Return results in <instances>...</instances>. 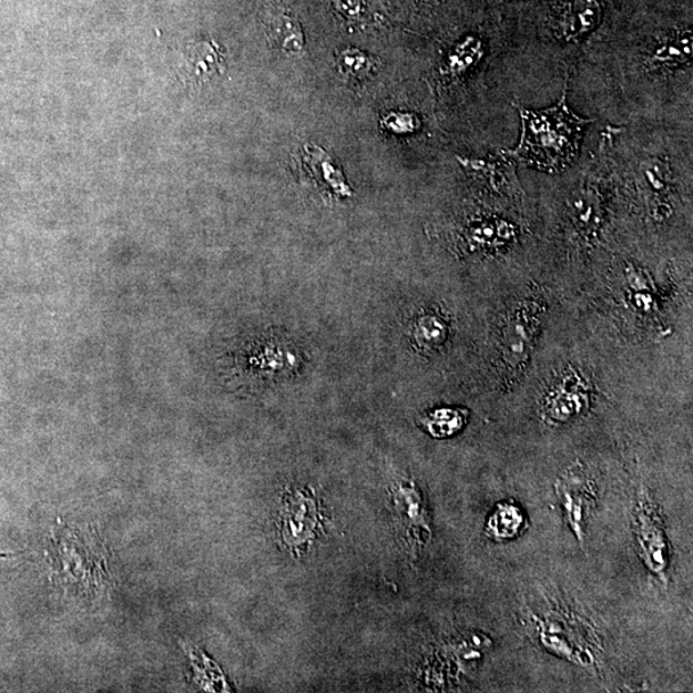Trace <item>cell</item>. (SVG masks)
Instances as JSON below:
<instances>
[{
  "instance_id": "cell-1",
  "label": "cell",
  "mask_w": 693,
  "mask_h": 693,
  "mask_svg": "<svg viewBox=\"0 0 693 693\" xmlns=\"http://www.w3.org/2000/svg\"><path fill=\"white\" fill-rule=\"evenodd\" d=\"M512 108L521 121L520 141L516 149L501 152L521 165L549 174L564 173L581 152L587 126L593 120L578 116L568 104V80L559 101L546 110H529L517 102Z\"/></svg>"
},
{
  "instance_id": "cell-2",
  "label": "cell",
  "mask_w": 693,
  "mask_h": 693,
  "mask_svg": "<svg viewBox=\"0 0 693 693\" xmlns=\"http://www.w3.org/2000/svg\"><path fill=\"white\" fill-rule=\"evenodd\" d=\"M51 579L68 597L94 603L110 593V552L92 527L55 523L47 549Z\"/></svg>"
},
{
  "instance_id": "cell-3",
  "label": "cell",
  "mask_w": 693,
  "mask_h": 693,
  "mask_svg": "<svg viewBox=\"0 0 693 693\" xmlns=\"http://www.w3.org/2000/svg\"><path fill=\"white\" fill-rule=\"evenodd\" d=\"M529 628L544 650L584 667H598L600 642L598 634L579 618L564 616L557 611L532 614Z\"/></svg>"
},
{
  "instance_id": "cell-4",
  "label": "cell",
  "mask_w": 693,
  "mask_h": 693,
  "mask_svg": "<svg viewBox=\"0 0 693 693\" xmlns=\"http://www.w3.org/2000/svg\"><path fill=\"white\" fill-rule=\"evenodd\" d=\"M633 528L640 558L650 574L660 582H670L671 542L659 505L642 492L634 508Z\"/></svg>"
},
{
  "instance_id": "cell-5",
  "label": "cell",
  "mask_w": 693,
  "mask_h": 693,
  "mask_svg": "<svg viewBox=\"0 0 693 693\" xmlns=\"http://www.w3.org/2000/svg\"><path fill=\"white\" fill-rule=\"evenodd\" d=\"M518 306L502 322L496 340L495 365L507 380L523 369L537 333L536 304L521 302Z\"/></svg>"
},
{
  "instance_id": "cell-6",
  "label": "cell",
  "mask_w": 693,
  "mask_h": 693,
  "mask_svg": "<svg viewBox=\"0 0 693 693\" xmlns=\"http://www.w3.org/2000/svg\"><path fill=\"white\" fill-rule=\"evenodd\" d=\"M554 491L564 510L567 524L572 529L577 540L583 543L587 527L598 507L597 483L581 465H573L558 478Z\"/></svg>"
},
{
  "instance_id": "cell-7",
  "label": "cell",
  "mask_w": 693,
  "mask_h": 693,
  "mask_svg": "<svg viewBox=\"0 0 693 693\" xmlns=\"http://www.w3.org/2000/svg\"><path fill=\"white\" fill-rule=\"evenodd\" d=\"M591 402V383L581 373L569 368L558 375L543 396V420L551 426L570 422L585 414Z\"/></svg>"
},
{
  "instance_id": "cell-8",
  "label": "cell",
  "mask_w": 693,
  "mask_h": 693,
  "mask_svg": "<svg viewBox=\"0 0 693 693\" xmlns=\"http://www.w3.org/2000/svg\"><path fill=\"white\" fill-rule=\"evenodd\" d=\"M319 526V505L314 493L308 492L306 488H295L284 495L281 532L284 543L291 551H305L315 540Z\"/></svg>"
},
{
  "instance_id": "cell-9",
  "label": "cell",
  "mask_w": 693,
  "mask_h": 693,
  "mask_svg": "<svg viewBox=\"0 0 693 693\" xmlns=\"http://www.w3.org/2000/svg\"><path fill=\"white\" fill-rule=\"evenodd\" d=\"M249 364L261 380H285L298 373L304 365V355L292 340L273 334L271 338L261 340L256 353L251 355Z\"/></svg>"
},
{
  "instance_id": "cell-10",
  "label": "cell",
  "mask_w": 693,
  "mask_h": 693,
  "mask_svg": "<svg viewBox=\"0 0 693 693\" xmlns=\"http://www.w3.org/2000/svg\"><path fill=\"white\" fill-rule=\"evenodd\" d=\"M640 186L650 216L664 222L672 214L673 177L667 159L652 157L640 166Z\"/></svg>"
},
{
  "instance_id": "cell-11",
  "label": "cell",
  "mask_w": 693,
  "mask_h": 693,
  "mask_svg": "<svg viewBox=\"0 0 693 693\" xmlns=\"http://www.w3.org/2000/svg\"><path fill=\"white\" fill-rule=\"evenodd\" d=\"M518 238L517 226L500 217L472 218L463 226L461 243L469 252L495 254Z\"/></svg>"
},
{
  "instance_id": "cell-12",
  "label": "cell",
  "mask_w": 693,
  "mask_h": 693,
  "mask_svg": "<svg viewBox=\"0 0 693 693\" xmlns=\"http://www.w3.org/2000/svg\"><path fill=\"white\" fill-rule=\"evenodd\" d=\"M458 162L472 181H476L487 191L495 194L507 195V197H516L518 194V182L511 160L505 157H459Z\"/></svg>"
},
{
  "instance_id": "cell-13",
  "label": "cell",
  "mask_w": 693,
  "mask_h": 693,
  "mask_svg": "<svg viewBox=\"0 0 693 693\" xmlns=\"http://www.w3.org/2000/svg\"><path fill=\"white\" fill-rule=\"evenodd\" d=\"M602 16L600 0H572L554 18V32L562 42L579 43L599 27Z\"/></svg>"
},
{
  "instance_id": "cell-14",
  "label": "cell",
  "mask_w": 693,
  "mask_h": 693,
  "mask_svg": "<svg viewBox=\"0 0 693 693\" xmlns=\"http://www.w3.org/2000/svg\"><path fill=\"white\" fill-rule=\"evenodd\" d=\"M568 216L574 233L582 240H593L603 220V201L599 187L583 184L569 200Z\"/></svg>"
},
{
  "instance_id": "cell-15",
  "label": "cell",
  "mask_w": 693,
  "mask_h": 693,
  "mask_svg": "<svg viewBox=\"0 0 693 693\" xmlns=\"http://www.w3.org/2000/svg\"><path fill=\"white\" fill-rule=\"evenodd\" d=\"M395 507L406 528L407 536L420 544L430 540L431 528L426 502L420 489L412 482L397 486L395 491Z\"/></svg>"
},
{
  "instance_id": "cell-16",
  "label": "cell",
  "mask_w": 693,
  "mask_h": 693,
  "mask_svg": "<svg viewBox=\"0 0 693 693\" xmlns=\"http://www.w3.org/2000/svg\"><path fill=\"white\" fill-rule=\"evenodd\" d=\"M693 39L691 30L674 32L660 39L646 55L645 67L651 72L673 71L690 67Z\"/></svg>"
},
{
  "instance_id": "cell-17",
  "label": "cell",
  "mask_w": 693,
  "mask_h": 693,
  "mask_svg": "<svg viewBox=\"0 0 693 693\" xmlns=\"http://www.w3.org/2000/svg\"><path fill=\"white\" fill-rule=\"evenodd\" d=\"M306 150L305 165H307L309 176L314 179L317 187L339 198L350 197L353 192H350L346 177L329 154L317 145L307 146Z\"/></svg>"
},
{
  "instance_id": "cell-18",
  "label": "cell",
  "mask_w": 693,
  "mask_h": 693,
  "mask_svg": "<svg viewBox=\"0 0 693 693\" xmlns=\"http://www.w3.org/2000/svg\"><path fill=\"white\" fill-rule=\"evenodd\" d=\"M528 524L526 511L516 501H502L496 505L488 517L485 534L497 543L509 542L523 534Z\"/></svg>"
},
{
  "instance_id": "cell-19",
  "label": "cell",
  "mask_w": 693,
  "mask_h": 693,
  "mask_svg": "<svg viewBox=\"0 0 693 693\" xmlns=\"http://www.w3.org/2000/svg\"><path fill=\"white\" fill-rule=\"evenodd\" d=\"M450 336V323L437 309H424L414 317L410 328L412 345L419 353H436Z\"/></svg>"
},
{
  "instance_id": "cell-20",
  "label": "cell",
  "mask_w": 693,
  "mask_h": 693,
  "mask_svg": "<svg viewBox=\"0 0 693 693\" xmlns=\"http://www.w3.org/2000/svg\"><path fill=\"white\" fill-rule=\"evenodd\" d=\"M267 34L271 37L273 45L288 55H297L304 52L305 37L300 23L295 16L273 7L266 20Z\"/></svg>"
},
{
  "instance_id": "cell-21",
  "label": "cell",
  "mask_w": 693,
  "mask_h": 693,
  "mask_svg": "<svg viewBox=\"0 0 693 693\" xmlns=\"http://www.w3.org/2000/svg\"><path fill=\"white\" fill-rule=\"evenodd\" d=\"M486 44L482 39L470 35L456 44L444 64L442 73L450 79H459L477 68L485 59Z\"/></svg>"
},
{
  "instance_id": "cell-22",
  "label": "cell",
  "mask_w": 693,
  "mask_h": 693,
  "mask_svg": "<svg viewBox=\"0 0 693 693\" xmlns=\"http://www.w3.org/2000/svg\"><path fill=\"white\" fill-rule=\"evenodd\" d=\"M469 415L462 407H438L424 414L419 422L429 436L445 439L460 434L468 424Z\"/></svg>"
},
{
  "instance_id": "cell-23",
  "label": "cell",
  "mask_w": 693,
  "mask_h": 693,
  "mask_svg": "<svg viewBox=\"0 0 693 693\" xmlns=\"http://www.w3.org/2000/svg\"><path fill=\"white\" fill-rule=\"evenodd\" d=\"M336 63L340 75L354 81L368 79L378 67L377 60L355 48H347L342 51Z\"/></svg>"
},
{
  "instance_id": "cell-24",
  "label": "cell",
  "mask_w": 693,
  "mask_h": 693,
  "mask_svg": "<svg viewBox=\"0 0 693 693\" xmlns=\"http://www.w3.org/2000/svg\"><path fill=\"white\" fill-rule=\"evenodd\" d=\"M388 132L396 135H407L418 132L420 120L410 112H394L383 119Z\"/></svg>"
},
{
  "instance_id": "cell-25",
  "label": "cell",
  "mask_w": 693,
  "mask_h": 693,
  "mask_svg": "<svg viewBox=\"0 0 693 693\" xmlns=\"http://www.w3.org/2000/svg\"><path fill=\"white\" fill-rule=\"evenodd\" d=\"M220 67V59L215 48L211 45H202L197 51V59H195V69L200 73L216 72Z\"/></svg>"
},
{
  "instance_id": "cell-26",
  "label": "cell",
  "mask_w": 693,
  "mask_h": 693,
  "mask_svg": "<svg viewBox=\"0 0 693 693\" xmlns=\"http://www.w3.org/2000/svg\"><path fill=\"white\" fill-rule=\"evenodd\" d=\"M361 0H336L337 10L346 18L356 19L361 13Z\"/></svg>"
},
{
  "instance_id": "cell-27",
  "label": "cell",
  "mask_w": 693,
  "mask_h": 693,
  "mask_svg": "<svg viewBox=\"0 0 693 693\" xmlns=\"http://www.w3.org/2000/svg\"><path fill=\"white\" fill-rule=\"evenodd\" d=\"M503 2H511V0H503Z\"/></svg>"
},
{
  "instance_id": "cell-28",
  "label": "cell",
  "mask_w": 693,
  "mask_h": 693,
  "mask_svg": "<svg viewBox=\"0 0 693 693\" xmlns=\"http://www.w3.org/2000/svg\"><path fill=\"white\" fill-rule=\"evenodd\" d=\"M429 2H430V0H429ZM431 2H434V0H431Z\"/></svg>"
}]
</instances>
